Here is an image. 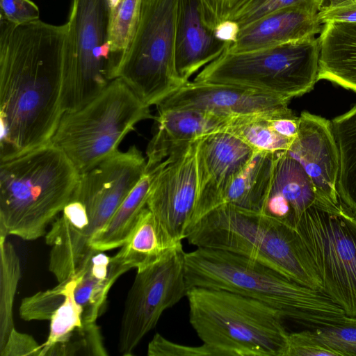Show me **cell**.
<instances>
[{
  "mask_svg": "<svg viewBox=\"0 0 356 356\" xmlns=\"http://www.w3.org/2000/svg\"><path fill=\"white\" fill-rule=\"evenodd\" d=\"M221 0H200V3L202 6H209L215 4Z\"/></svg>",
  "mask_w": 356,
  "mask_h": 356,
  "instance_id": "cell-40",
  "label": "cell"
},
{
  "mask_svg": "<svg viewBox=\"0 0 356 356\" xmlns=\"http://www.w3.org/2000/svg\"><path fill=\"white\" fill-rule=\"evenodd\" d=\"M239 31L238 25L236 22L228 19L220 22L213 28L216 38L229 44L236 41Z\"/></svg>",
  "mask_w": 356,
  "mask_h": 356,
  "instance_id": "cell-38",
  "label": "cell"
},
{
  "mask_svg": "<svg viewBox=\"0 0 356 356\" xmlns=\"http://www.w3.org/2000/svg\"><path fill=\"white\" fill-rule=\"evenodd\" d=\"M185 275L188 289L203 287L238 293L273 307L284 319L309 329L339 324L346 316L323 291L232 252L197 247L186 252Z\"/></svg>",
  "mask_w": 356,
  "mask_h": 356,
  "instance_id": "cell-2",
  "label": "cell"
},
{
  "mask_svg": "<svg viewBox=\"0 0 356 356\" xmlns=\"http://www.w3.org/2000/svg\"><path fill=\"white\" fill-rule=\"evenodd\" d=\"M197 141L176 151L153 168L147 196V208L179 241L186 238L197 200Z\"/></svg>",
  "mask_w": 356,
  "mask_h": 356,
  "instance_id": "cell-12",
  "label": "cell"
},
{
  "mask_svg": "<svg viewBox=\"0 0 356 356\" xmlns=\"http://www.w3.org/2000/svg\"><path fill=\"white\" fill-rule=\"evenodd\" d=\"M181 245L146 207L120 250L111 257L110 264L121 275L132 268L142 270Z\"/></svg>",
  "mask_w": 356,
  "mask_h": 356,
  "instance_id": "cell-21",
  "label": "cell"
},
{
  "mask_svg": "<svg viewBox=\"0 0 356 356\" xmlns=\"http://www.w3.org/2000/svg\"><path fill=\"white\" fill-rule=\"evenodd\" d=\"M339 149L337 193L342 204L356 216V105L332 122Z\"/></svg>",
  "mask_w": 356,
  "mask_h": 356,
  "instance_id": "cell-26",
  "label": "cell"
},
{
  "mask_svg": "<svg viewBox=\"0 0 356 356\" xmlns=\"http://www.w3.org/2000/svg\"><path fill=\"white\" fill-rule=\"evenodd\" d=\"M154 118L149 107L117 78L82 107L64 112L50 143L82 173L117 153L138 122Z\"/></svg>",
  "mask_w": 356,
  "mask_h": 356,
  "instance_id": "cell-6",
  "label": "cell"
},
{
  "mask_svg": "<svg viewBox=\"0 0 356 356\" xmlns=\"http://www.w3.org/2000/svg\"><path fill=\"white\" fill-rule=\"evenodd\" d=\"M6 237L0 235V350L15 329L13 305L22 277L19 257Z\"/></svg>",
  "mask_w": 356,
  "mask_h": 356,
  "instance_id": "cell-27",
  "label": "cell"
},
{
  "mask_svg": "<svg viewBox=\"0 0 356 356\" xmlns=\"http://www.w3.org/2000/svg\"><path fill=\"white\" fill-rule=\"evenodd\" d=\"M290 99L227 83L188 81L156 105L157 110L196 109L227 118L280 117L294 113Z\"/></svg>",
  "mask_w": 356,
  "mask_h": 356,
  "instance_id": "cell-13",
  "label": "cell"
},
{
  "mask_svg": "<svg viewBox=\"0 0 356 356\" xmlns=\"http://www.w3.org/2000/svg\"><path fill=\"white\" fill-rule=\"evenodd\" d=\"M60 282L65 298L50 316L40 356L108 355L99 326L84 322L82 307L73 296L72 277Z\"/></svg>",
  "mask_w": 356,
  "mask_h": 356,
  "instance_id": "cell-17",
  "label": "cell"
},
{
  "mask_svg": "<svg viewBox=\"0 0 356 356\" xmlns=\"http://www.w3.org/2000/svg\"><path fill=\"white\" fill-rule=\"evenodd\" d=\"M255 151L241 138L227 131L211 134L197 141L198 191L188 229L217 207L225 187L246 165Z\"/></svg>",
  "mask_w": 356,
  "mask_h": 356,
  "instance_id": "cell-14",
  "label": "cell"
},
{
  "mask_svg": "<svg viewBox=\"0 0 356 356\" xmlns=\"http://www.w3.org/2000/svg\"><path fill=\"white\" fill-rule=\"evenodd\" d=\"M340 356H356V318L346 316L339 324L314 329Z\"/></svg>",
  "mask_w": 356,
  "mask_h": 356,
  "instance_id": "cell-31",
  "label": "cell"
},
{
  "mask_svg": "<svg viewBox=\"0 0 356 356\" xmlns=\"http://www.w3.org/2000/svg\"><path fill=\"white\" fill-rule=\"evenodd\" d=\"M318 40V80L356 92V22L326 23Z\"/></svg>",
  "mask_w": 356,
  "mask_h": 356,
  "instance_id": "cell-22",
  "label": "cell"
},
{
  "mask_svg": "<svg viewBox=\"0 0 356 356\" xmlns=\"http://www.w3.org/2000/svg\"><path fill=\"white\" fill-rule=\"evenodd\" d=\"M299 119L298 134L286 152L302 167L318 198L339 203L340 159L332 122L307 111Z\"/></svg>",
  "mask_w": 356,
  "mask_h": 356,
  "instance_id": "cell-15",
  "label": "cell"
},
{
  "mask_svg": "<svg viewBox=\"0 0 356 356\" xmlns=\"http://www.w3.org/2000/svg\"><path fill=\"white\" fill-rule=\"evenodd\" d=\"M111 257L96 250L74 275L72 293L82 307L86 325L95 324L104 310L109 290L120 277L110 266Z\"/></svg>",
  "mask_w": 356,
  "mask_h": 356,
  "instance_id": "cell-24",
  "label": "cell"
},
{
  "mask_svg": "<svg viewBox=\"0 0 356 356\" xmlns=\"http://www.w3.org/2000/svg\"><path fill=\"white\" fill-rule=\"evenodd\" d=\"M186 297L191 326L217 356H284L289 332L276 309L221 289L192 287Z\"/></svg>",
  "mask_w": 356,
  "mask_h": 356,
  "instance_id": "cell-5",
  "label": "cell"
},
{
  "mask_svg": "<svg viewBox=\"0 0 356 356\" xmlns=\"http://www.w3.org/2000/svg\"><path fill=\"white\" fill-rule=\"evenodd\" d=\"M121 0H108L110 11L115 8Z\"/></svg>",
  "mask_w": 356,
  "mask_h": 356,
  "instance_id": "cell-41",
  "label": "cell"
},
{
  "mask_svg": "<svg viewBox=\"0 0 356 356\" xmlns=\"http://www.w3.org/2000/svg\"><path fill=\"white\" fill-rule=\"evenodd\" d=\"M68 23L16 25L0 17V161L47 145L63 114Z\"/></svg>",
  "mask_w": 356,
  "mask_h": 356,
  "instance_id": "cell-1",
  "label": "cell"
},
{
  "mask_svg": "<svg viewBox=\"0 0 356 356\" xmlns=\"http://www.w3.org/2000/svg\"><path fill=\"white\" fill-rule=\"evenodd\" d=\"M275 117L252 116L235 118L227 129L256 151L286 152L293 140L277 134L269 119Z\"/></svg>",
  "mask_w": 356,
  "mask_h": 356,
  "instance_id": "cell-28",
  "label": "cell"
},
{
  "mask_svg": "<svg viewBox=\"0 0 356 356\" xmlns=\"http://www.w3.org/2000/svg\"><path fill=\"white\" fill-rule=\"evenodd\" d=\"M321 24L328 22H355L356 3L338 6L328 8H321L317 13Z\"/></svg>",
  "mask_w": 356,
  "mask_h": 356,
  "instance_id": "cell-36",
  "label": "cell"
},
{
  "mask_svg": "<svg viewBox=\"0 0 356 356\" xmlns=\"http://www.w3.org/2000/svg\"><path fill=\"white\" fill-rule=\"evenodd\" d=\"M154 169L145 174L120 204L106 225L90 242L91 248L104 252L120 248L134 227L147 200Z\"/></svg>",
  "mask_w": 356,
  "mask_h": 356,
  "instance_id": "cell-25",
  "label": "cell"
},
{
  "mask_svg": "<svg viewBox=\"0 0 356 356\" xmlns=\"http://www.w3.org/2000/svg\"><path fill=\"white\" fill-rule=\"evenodd\" d=\"M142 3L143 0H121L110 11L108 42L112 54L120 63L134 37Z\"/></svg>",
  "mask_w": 356,
  "mask_h": 356,
  "instance_id": "cell-29",
  "label": "cell"
},
{
  "mask_svg": "<svg viewBox=\"0 0 356 356\" xmlns=\"http://www.w3.org/2000/svg\"><path fill=\"white\" fill-rule=\"evenodd\" d=\"M80 173L58 147L49 143L0 162V235L33 241L71 199Z\"/></svg>",
  "mask_w": 356,
  "mask_h": 356,
  "instance_id": "cell-3",
  "label": "cell"
},
{
  "mask_svg": "<svg viewBox=\"0 0 356 356\" xmlns=\"http://www.w3.org/2000/svg\"><path fill=\"white\" fill-rule=\"evenodd\" d=\"M317 13L302 6L275 11L241 29L236 41L227 49L252 51L315 36L323 28Z\"/></svg>",
  "mask_w": 356,
  "mask_h": 356,
  "instance_id": "cell-19",
  "label": "cell"
},
{
  "mask_svg": "<svg viewBox=\"0 0 356 356\" xmlns=\"http://www.w3.org/2000/svg\"><path fill=\"white\" fill-rule=\"evenodd\" d=\"M41 346L35 339L14 329L10 334L1 356H40Z\"/></svg>",
  "mask_w": 356,
  "mask_h": 356,
  "instance_id": "cell-35",
  "label": "cell"
},
{
  "mask_svg": "<svg viewBox=\"0 0 356 356\" xmlns=\"http://www.w3.org/2000/svg\"><path fill=\"white\" fill-rule=\"evenodd\" d=\"M352 3H356V0H323L321 8H332Z\"/></svg>",
  "mask_w": 356,
  "mask_h": 356,
  "instance_id": "cell-39",
  "label": "cell"
},
{
  "mask_svg": "<svg viewBox=\"0 0 356 356\" xmlns=\"http://www.w3.org/2000/svg\"><path fill=\"white\" fill-rule=\"evenodd\" d=\"M278 153L255 151L225 187L217 207L232 204L261 211L271 187Z\"/></svg>",
  "mask_w": 356,
  "mask_h": 356,
  "instance_id": "cell-23",
  "label": "cell"
},
{
  "mask_svg": "<svg viewBox=\"0 0 356 356\" xmlns=\"http://www.w3.org/2000/svg\"><path fill=\"white\" fill-rule=\"evenodd\" d=\"M269 122L272 128L280 135L292 140L296 137L300 119L294 114L271 118Z\"/></svg>",
  "mask_w": 356,
  "mask_h": 356,
  "instance_id": "cell-37",
  "label": "cell"
},
{
  "mask_svg": "<svg viewBox=\"0 0 356 356\" xmlns=\"http://www.w3.org/2000/svg\"><path fill=\"white\" fill-rule=\"evenodd\" d=\"M318 197L300 164L286 151L279 152L271 187L261 211L295 227Z\"/></svg>",
  "mask_w": 356,
  "mask_h": 356,
  "instance_id": "cell-20",
  "label": "cell"
},
{
  "mask_svg": "<svg viewBox=\"0 0 356 356\" xmlns=\"http://www.w3.org/2000/svg\"><path fill=\"white\" fill-rule=\"evenodd\" d=\"M185 238L197 248L243 255L302 285L323 290L315 264L297 229L261 211L222 204L191 225Z\"/></svg>",
  "mask_w": 356,
  "mask_h": 356,
  "instance_id": "cell-4",
  "label": "cell"
},
{
  "mask_svg": "<svg viewBox=\"0 0 356 356\" xmlns=\"http://www.w3.org/2000/svg\"><path fill=\"white\" fill-rule=\"evenodd\" d=\"M185 253L181 245L160 261L137 271L120 322L118 351L122 355H132L163 312L186 296Z\"/></svg>",
  "mask_w": 356,
  "mask_h": 356,
  "instance_id": "cell-11",
  "label": "cell"
},
{
  "mask_svg": "<svg viewBox=\"0 0 356 356\" xmlns=\"http://www.w3.org/2000/svg\"><path fill=\"white\" fill-rule=\"evenodd\" d=\"M340 356L314 330L306 329L288 334L284 356Z\"/></svg>",
  "mask_w": 356,
  "mask_h": 356,
  "instance_id": "cell-32",
  "label": "cell"
},
{
  "mask_svg": "<svg viewBox=\"0 0 356 356\" xmlns=\"http://www.w3.org/2000/svg\"><path fill=\"white\" fill-rule=\"evenodd\" d=\"M177 5L178 0H143L134 37L118 68V78L149 107L184 84L175 66Z\"/></svg>",
  "mask_w": 356,
  "mask_h": 356,
  "instance_id": "cell-10",
  "label": "cell"
},
{
  "mask_svg": "<svg viewBox=\"0 0 356 356\" xmlns=\"http://www.w3.org/2000/svg\"><path fill=\"white\" fill-rule=\"evenodd\" d=\"M234 118L196 109L157 110L155 131L146 150V170L192 143L226 131Z\"/></svg>",
  "mask_w": 356,
  "mask_h": 356,
  "instance_id": "cell-16",
  "label": "cell"
},
{
  "mask_svg": "<svg viewBox=\"0 0 356 356\" xmlns=\"http://www.w3.org/2000/svg\"><path fill=\"white\" fill-rule=\"evenodd\" d=\"M319 56L315 36L248 51L226 49L193 81L238 85L291 100L318 81Z\"/></svg>",
  "mask_w": 356,
  "mask_h": 356,
  "instance_id": "cell-7",
  "label": "cell"
},
{
  "mask_svg": "<svg viewBox=\"0 0 356 356\" xmlns=\"http://www.w3.org/2000/svg\"><path fill=\"white\" fill-rule=\"evenodd\" d=\"M149 356H217L215 351L202 343L200 346L181 345L156 333L147 346Z\"/></svg>",
  "mask_w": 356,
  "mask_h": 356,
  "instance_id": "cell-33",
  "label": "cell"
},
{
  "mask_svg": "<svg viewBox=\"0 0 356 356\" xmlns=\"http://www.w3.org/2000/svg\"><path fill=\"white\" fill-rule=\"evenodd\" d=\"M322 4L323 0H243L231 10L222 20L233 21L241 29L272 13L285 8L302 6L318 13Z\"/></svg>",
  "mask_w": 356,
  "mask_h": 356,
  "instance_id": "cell-30",
  "label": "cell"
},
{
  "mask_svg": "<svg viewBox=\"0 0 356 356\" xmlns=\"http://www.w3.org/2000/svg\"><path fill=\"white\" fill-rule=\"evenodd\" d=\"M295 228L315 264L322 291L346 316L356 318V216L341 202L318 197Z\"/></svg>",
  "mask_w": 356,
  "mask_h": 356,
  "instance_id": "cell-9",
  "label": "cell"
},
{
  "mask_svg": "<svg viewBox=\"0 0 356 356\" xmlns=\"http://www.w3.org/2000/svg\"><path fill=\"white\" fill-rule=\"evenodd\" d=\"M0 17L21 25L40 19V10L31 0H0Z\"/></svg>",
  "mask_w": 356,
  "mask_h": 356,
  "instance_id": "cell-34",
  "label": "cell"
},
{
  "mask_svg": "<svg viewBox=\"0 0 356 356\" xmlns=\"http://www.w3.org/2000/svg\"><path fill=\"white\" fill-rule=\"evenodd\" d=\"M229 45L218 40L213 30L207 24L200 0H178L175 66L184 83L218 58Z\"/></svg>",
  "mask_w": 356,
  "mask_h": 356,
  "instance_id": "cell-18",
  "label": "cell"
},
{
  "mask_svg": "<svg viewBox=\"0 0 356 356\" xmlns=\"http://www.w3.org/2000/svg\"><path fill=\"white\" fill-rule=\"evenodd\" d=\"M108 0H73L63 57L62 107L76 110L118 78L108 42Z\"/></svg>",
  "mask_w": 356,
  "mask_h": 356,
  "instance_id": "cell-8",
  "label": "cell"
}]
</instances>
